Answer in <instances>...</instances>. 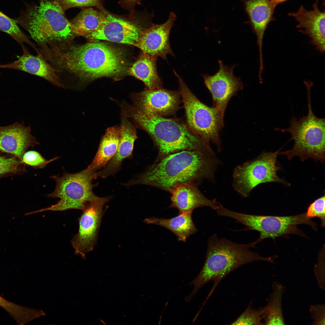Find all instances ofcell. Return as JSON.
<instances>
[{
    "mask_svg": "<svg viewBox=\"0 0 325 325\" xmlns=\"http://www.w3.org/2000/svg\"><path fill=\"white\" fill-rule=\"evenodd\" d=\"M43 56L55 68L72 73L82 82L115 76L125 68L120 50L95 42L53 44L45 48Z\"/></svg>",
    "mask_w": 325,
    "mask_h": 325,
    "instance_id": "obj_1",
    "label": "cell"
},
{
    "mask_svg": "<svg viewBox=\"0 0 325 325\" xmlns=\"http://www.w3.org/2000/svg\"><path fill=\"white\" fill-rule=\"evenodd\" d=\"M221 164L217 157L200 151H181L156 160L126 185H144L168 191L181 182L206 179L214 183L215 172Z\"/></svg>",
    "mask_w": 325,
    "mask_h": 325,
    "instance_id": "obj_2",
    "label": "cell"
},
{
    "mask_svg": "<svg viewBox=\"0 0 325 325\" xmlns=\"http://www.w3.org/2000/svg\"><path fill=\"white\" fill-rule=\"evenodd\" d=\"M122 115L150 136L159 152L156 161L183 150H197L216 157L215 152L185 123L175 119L143 113L124 101Z\"/></svg>",
    "mask_w": 325,
    "mask_h": 325,
    "instance_id": "obj_3",
    "label": "cell"
},
{
    "mask_svg": "<svg viewBox=\"0 0 325 325\" xmlns=\"http://www.w3.org/2000/svg\"><path fill=\"white\" fill-rule=\"evenodd\" d=\"M255 247L252 243L244 244L236 243L224 238L219 239L215 234L209 238L204 264L197 276L189 284L194 286L191 292L185 297L190 301L198 290L208 282L214 285L207 300L220 282L235 269L244 265L256 261H264L274 263L276 255L261 256L249 250Z\"/></svg>",
    "mask_w": 325,
    "mask_h": 325,
    "instance_id": "obj_4",
    "label": "cell"
},
{
    "mask_svg": "<svg viewBox=\"0 0 325 325\" xmlns=\"http://www.w3.org/2000/svg\"><path fill=\"white\" fill-rule=\"evenodd\" d=\"M26 9L14 19L39 46L70 43L80 36L54 0H39L38 4H25Z\"/></svg>",
    "mask_w": 325,
    "mask_h": 325,
    "instance_id": "obj_5",
    "label": "cell"
},
{
    "mask_svg": "<svg viewBox=\"0 0 325 325\" xmlns=\"http://www.w3.org/2000/svg\"><path fill=\"white\" fill-rule=\"evenodd\" d=\"M306 87L308 102V114L299 118L293 116L290 121L289 128L280 129L291 134L294 144L292 149L279 153V155H286L289 160L295 156H298L302 161L311 158L316 161H319L323 163L325 159V119L318 118L314 115L311 103V86L307 85Z\"/></svg>",
    "mask_w": 325,
    "mask_h": 325,
    "instance_id": "obj_6",
    "label": "cell"
},
{
    "mask_svg": "<svg viewBox=\"0 0 325 325\" xmlns=\"http://www.w3.org/2000/svg\"><path fill=\"white\" fill-rule=\"evenodd\" d=\"M96 172L87 168L79 172H65L60 176L51 177L56 182L54 191L48 197L60 200L51 206L30 213V214L43 212L64 211L75 209L83 211L90 203L101 200L93 192L92 180L96 179Z\"/></svg>",
    "mask_w": 325,
    "mask_h": 325,
    "instance_id": "obj_7",
    "label": "cell"
},
{
    "mask_svg": "<svg viewBox=\"0 0 325 325\" xmlns=\"http://www.w3.org/2000/svg\"><path fill=\"white\" fill-rule=\"evenodd\" d=\"M178 81L179 93L183 103L187 125L207 145L215 144L218 152L222 150L219 136L224 126V117L214 107L202 102L192 93L182 79L173 70Z\"/></svg>",
    "mask_w": 325,
    "mask_h": 325,
    "instance_id": "obj_8",
    "label": "cell"
},
{
    "mask_svg": "<svg viewBox=\"0 0 325 325\" xmlns=\"http://www.w3.org/2000/svg\"><path fill=\"white\" fill-rule=\"evenodd\" d=\"M221 216L230 217L246 226L241 231L255 230L260 234L258 239L252 243L255 246L264 239L276 238L291 234L305 235L297 227L298 225L306 224L314 230L317 225L308 217L305 213L290 216L261 215L242 213L233 211L224 207L220 211Z\"/></svg>",
    "mask_w": 325,
    "mask_h": 325,
    "instance_id": "obj_9",
    "label": "cell"
},
{
    "mask_svg": "<svg viewBox=\"0 0 325 325\" xmlns=\"http://www.w3.org/2000/svg\"><path fill=\"white\" fill-rule=\"evenodd\" d=\"M279 152H263L252 160L236 166L233 174V186L244 197H248L256 186L262 183L277 182L287 184L277 172L281 169L277 164Z\"/></svg>",
    "mask_w": 325,
    "mask_h": 325,
    "instance_id": "obj_10",
    "label": "cell"
},
{
    "mask_svg": "<svg viewBox=\"0 0 325 325\" xmlns=\"http://www.w3.org/2000/svg\"><path fill=\"white\" fill-rule=\"evenodd\" d=\"M110 198L103 197L91 202L82 211L78 219V232L71 241L76 255L84 258L86 254L93 249L104 213V206Z\"/></svg>",
    "mask_w": 325,
    "mask_h": 325,
    "instance_id": "obj_11",
    "label": "cell"
},
{
    "mask_svg": "<svg viewBox=\"0 0 325 325\" xmlns=\"http://www.w3.org/2000/svg\"><path fill=\"white\" fill-rule=\"evenodd\" d=\"M219 68L214 75L203 74L204 84L212 94L213 106L224 116L227 104L231 98L244 85L240 78L236 77L234 70L236 66L229 67L220 60Z\"/></svg>",
    "mask_w": 325,
    "mask_h": 325,
    "instance_id": "obj_12",
    "label": "cell"
},
{
    "mask_svg": "<svg viewBox=\"0 0 325 325\" xmlns=\"http://www.w3.org/2000/svg\"><path fill=\"white\" fill-rule=\"evenodd\" d=\"M181 96L179 92L162 88H147L132 94L133 107L147 114L164 117L175 113L178 110Z\"/></svg>",
    "mask_w": 325,
    "mask_h": 325,
    "instance_id": "obj_13",
    "label": "cell"
},
{
    "mask_svg": "<svg viewBox=\"0 0 325 325\" xmlns=\"http://www.w3.org/2000/svg\"><path fill=\"white\" fill-rule=\"evenodd\" d=\"M105 12L106 20L101 28L84 36L91 42L104 40L134 45L142 32L147 28H141L135 23L105 10Z\"/></svg>",
    "mask_w": 325,
    "mask_h": 325,
    "instance_id": "obj_14",
    "label": "cell"
},
{
    "mask_svg": "<svg viewBox=\"0 0 325 325\" xmlns=\"http://www.w3.org/2000/svg\"><path fill=\"white\" fill-rule=\"evenodd\" d=\"M175 14L171 12L167 20L159 24H152L142 32L134 45L142 52L166 60L170 54L174 56L169 42L170 30L176 18Z\"/></svg>",
    "mask_w": 325,
    "mask_h": 325,
    "instance_id": "obj_15",
    "label": "cell"
},
{
    "mask_svg": "<svg viewBox=\"0 0 325 325\" xmlns=\"http://www.w3.org/2000/svg\"><path fill=\"white\" fill-rule=\"evenodd\" d=\"M168 191L171 195L172 203L169 207L177 209L179 213H192L195 209L204 206L217 210L221 204L215 199L210 200L206 197L193 182L176 184Z\"/></svg>",
    "mask_w": 325,
    "mask_h": 325,
    "instance_id": "obj_16",
    "label": "cell"
},
{
    "mask_svg": "<svg viewBox=\"0 0 325 325\" xmlns=\"http://www.w3.org/2000/svg\"><path fill=\"white\" fill-rule=\"evenodd\" d=\"M318 1L313 5V10H306L301 5L296 13H290L289 16L294 17L298 24L299 31L309 38L311 43L317 51L324 53L325 49V12L318 7Z\"/></svg>",
    "mask_w": 325,
    "mask_h": 325,
    "instance_id": "obj_17",
    "label": "cell"
},
{
    "mask_svg": "<svg viewBox=\"0 0 325 325\" xmlns=\"http://www.w3.org/2000/svg\"><path fill=\"white\" fill-rule=\"evenodd\" d=\"M249 24L257 37L259 59V69L264 68L262 48L264 35L277 5L272 0H243Z\"/></svg>",
    "mask_w": 325,
    "mask_h": 325,
    "instance_id": "obj_18",
    "label": "cell"
},
{
    "mask_svg": "<svg viewBox=\"0 0 325 325\" xmlns=\"http://www.w3.org/2000/svg\"><path fill=\"white\" fill-rule=\"evenodd\" d=\"M31 134L30 126L16 122L6 126H0V151L10 154L21 161L27 149L38 144Z\"/></svg>",
    "mask_w": 325,
    "mask_h": 325,
    "instance_id": "obj_19",
    "label": "cell"
},
{
    "mask_svg": "<svg viewBox=\"0 0 325 325\" xmlns=\"http://www.w3.org/2000/svg\"><path fill=\"white\" fill-rule=\"evenodd\" d=\"M120 136L117 150L112 158L101 171L96 172V178H106L117 172L120 168L122 162L132 156L135 142L137 138L136 128L127 117H121Z\"/></svg>",
    "mask_w": 325,
    "mask_h": 325,
    "instance_id": "obj_20",
    "label": "cell"
},
{
    "mask_svg": "<svg viewBox=\"0 0 325 325\" xmlns=\"http://www.w3.org/2000/svg\"><path fill=\"white\" fill-rule=\"evenodd\" d=\"M23 54L14 62L4 65V68L23 71L39 76L59 87H64L57 73L61 72L50 64L41 56L30 54L23 46Z\"/></svg>",
    "mask_w": 325,
    "mask_h": 325,
    "instance_id": "obj_21",
    "label": "cell"
},
{
    "mask_svg": "<svg viewBox=\"0 0 325 325\" xmlns=\"http://www.w3.org/2000/svg\"><path fill=\"white\" fill-rule=\"evenodd\" d=\"M157 57L142 52L128 70L131 75L141 81L148 89L162 88V81L157 69Z\"/></svg>",
    "mask_w": 325,
    "mask_h": 325,
    "instance_id": "obj_22",
    "label": "cell"
},
{
    "mask_svg": "<svg viewBox=\"0 0 325 325\" xmlns=\"http://www.w3.org/2000/svg\"><path fill=\"white\" fill-rule=\"evenodd\" d=\"M192 213H179L177 216L169 219L152 217L145 219L144 221L169 230L175 235L179 241L186 242L189 237L197 231L192 219Z\"/></svg>",
    "mask_w": 325,
    "mask_h": 325,
    "instance_id": "obj_23",
    "label": "cell"
},
{
    "mask_svg": "<svg viewBox=\"0 0 325 325\" xmlns=\"http://www.w3.org/2000/svg\"><path fill=\"white\" fill-rule=\"evenodd\" d=\"M120 136V126L109 127L102 137L98 151L88 168L96 172L104 167L115 153Z\"/></svg>",
    "mask_w": 325,
    "mask_h": 325,
    "instance_id": "obj_24",
    "label": "cell"
},
{
    "mask_svg": "<svg viewBox=\"0 0 325 325\" xmlns=\"http://www.w3.org/2000/svg\"><path fill=\"white\" fill-rule=\"evenodd\" d=\"M98 11L91 8H84L71 21L77 28L80 36H84L99 30L106 20L104 8Z\"/></svg>",
    "mask_w": 325,
    "mask_h": 325,
    "instance_id": "obj_25",
    "label": "cell"
},
{
    "mask_svg": "<svg viewBox=\"0 0 325 325\" xmlns=\"http://www.w3.org/2000/svg\"><path fill=\"white\" fill-rule=\"evenodd\" d=\"M272 289L266 306V314L263 319L265 324L284 325L282 302L285 287L281 284L274 281L272 285Z\"/></svg>",
    "mask_w": 325,
    "mask_h": 325,
    "instance_id": "obj_26",
    "label": "cell"
},
{
    "mask_svg": "<svg viewBox=\"0 0 325 325\" xmlns=\"http://www.w3.org/2000/svg\"><path fill=\"white\" fill-rule=\"evenodd\" d=\"M0 30L8 34L22 47L26 43L32 47L36 51L38 49L36 45L31 41L28 37L22 31L16 20L0 11Z\"/></svg>",
    "mask_w": 325,
    "mask_h": 325,
    "instance_id": "obj_27",
    "label": "cell"
},
{
    "mask_svg": "<svg viewBox=\"0 0 325 325\" xmlns=\"http://www.w3.org/2000/svg\"><path fill=\"white\" fill-rule=\"evenodd\" d=\"M251 302L246 310L234 321L231 325H265L262 322L266 314V306L261 307L258 310L252 309Z\"/></svg>",
    "mask_w": 325,
    "mask_h": 325,
    "instance_id": "obj_28",
    "label": "cell"
},
{
    "mask_svg": "<svg viewBox=\"0 0 325 325\" xmlns=\"http://www.w3.org/2000/svg\"><path fill=\"white\" fill-rule=\"evenodd\" d=\"M21 161L16 157L0 156V177L21 173L25 171Z\"/></svg>",
    "mask_w": 325,
    "mask_h": 325,
    "instance_id": "obj_29",
    "label": "cell"
},
{
    "mask_svg": "<svg viewBox=\"0 0 325 325\" xmlns=\"http://www.w3.org/2000/svg\"><path fill=\"white\" fill-rule=\"evenodd\" d=\"M55 157L49 160L44 158L37 151L31 150L25 152L21 161L23 163L36 169H43L51 162L57 159Z\"/></svg>",
    "mask_w": 325,
    "mask_h": 325,
    "instance_id": "obj_30",
    "label": "cell"
},
{
    "mask_svg": "<svg viewBox=\"0 0 325 325\" xmlns=\"http://www.w3.org/2000/svg\"><path fill=\"white\" fill-rule=\"evenodd\" d=\"M63 11L75 8L95 7L100 9H104L103 0H54Z\"/></svg>",
    "mask_w": 325,
    "mask_h": 325,
    "instance_id": "obj_31",
    "label": "cell"
},
{
    "mask_svg": "<svg viewBox=\"0 0 325 325\" xmlns=\"http://www.w3.org/2000/svg\"><path fill=\"white\" fill-rule=\"evenodd\" d=\"M325 197L323 196L315 200L308 208L306 215L309 218L317 217L321 219V226L325 224Z\"/></svg>",
    "mask_w": 325,
    "mask_h": 325,
    "instance_id": "obj_32",
    "label": "cell"
},
{
    "mask_svg": "<svg viewBox=\"0 0 325 325\" xmlns=\"http://www.w3.org/2000/svg\"><path fill=\"white\" fill-rule=\"evenodd\" d=\"M324 256V251L322 250L318 255L317 262L315 265L314 269L318 286L323 290L325 289Z\"/></svg>",
    "mask_w": 325,
    "mask_h": 325,
    "instance_id": "obj_33",
    "label": "cell"
},
{
    "mask_svg": "<svg viewBox=\"0 0 325 325\" xmlns=\"http://www.w3.org/2000/svg\"><path fill=\"white\" fill-rule=\"evenodd\" d=\"M309 311L313 322L312 324L316 325L325 324V306L322 303L310 306Z\"/></svg>",
    "mask_w": 325,
    "mask_h": 325,
    "instance_id": "obj_34",
    "label": "cell"
},
{
    "mask_svg": "<svg viewBox=\"0 0 325 325\" xmlns=\"http://www.w3.org/2000/svg\"><path fill=\"white\" fill-rule=\"evenodd\" d=\"M141 0H120L119 3L123 8L129 11L130 13L129 18L133 19L135 17V7L137 4L139 3Z\"/></svg>",
    "mask_w": 325,
    "mask_h": 325,
    "instance_id": "obj_35",
    "label": "cell"
},
{
    "mask_svg": "<svg viewBox=\"0 0 325 325\" xmlns=\"http://www.w3.org/2000/svg\"><path fill=\"white\" fill-rule=\"evenodd\" d=\"M287 0H272L274 3L277 5L279 3H282Z\"/></svg>",
    "mask_w": 325,
    "mask_h": 325,
    "instance_id": "obj_36",
    "label": "cell"
},
{
    "mask_svg": "<svg viewBox=\"0 0 325 325\" xmlns=\"http://www.w3.org/2000/svg\"><path fill=\"white\" fill-rule=\"evenodd\" d=\"M1 68H4L3 65H0V69Z\"/></svg>",
    "mask_w": 325,
    "mask_h": 325,
    "instance_id": "obj_37",
    "label": "cell"
}]
</instances>
